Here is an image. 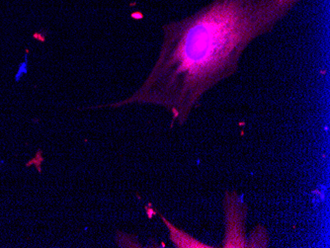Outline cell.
<instances>
[{
  "label": "cell",
  "mask_w": 330,
  "mask_h": 248,
  "mask_svg": "<svg viewBox=\"0 0 330 248\" xmlns=\"http://www.w3.org/2000/svg\"><path fill=\"white\" fill-rule=\"evenodd\" d=\"M301 0H214L163 25L157 60L129 98L106 105H154L183 126L207 92L232 76L247 47L270 33Z\"/></svg>",
  "instance_id": "6da1fadb"
},
{
  "label": "cell",
  "mask_w": 330,
  "mask_h": 248,
  "mask_svg": "<svg viewBox=\"0 0 330 248\" xmlns=\"http://www.w3.org/2000/svg\"><path fill=\"white\" fill-rule=\"evenodd\" d=\"M225 234L223 248L246 247L244 235V221L247 217V206L235 192H225L224 195Z\"/></svg>",
  "instance_id": "7a4b0ae2"
},
{
  "label": "cell",
  "mask_w": 330,
  "mask_h": 248,
  "mask_svg": "<svg viewBox=\"0 0 330 248\" xmlns=\"http://www.w3.org/2000/svg\"><path fill=\"white\" fill-rule=\"evenodd\" d=\"M163 221H164L165 225H167V227L170 230V237L171 240L173 241V243L176 245V247H182V248H211L213 246L205 244L197 239H195L194 237L190 236L189 234H187L186 232H184L183 230L178 229L176 226L172 225L166 219L162 218Z\"/></svg>",
  "instance_id": "3957f363"
},
{
  "label": "cell",
  "mask_w": 330,
  "mask_h": 248,
  "mask_svg": "<svg viewBox=\"0 0 330 248\" xmlns=\"http://www.w3.org/2000/svg\"><path fill=\"white\" fill-rule=\"evenodd\" d=\"M259 229H257V235L255 231L251 233V236L247 241V247H267L268 240L266 236V231L263 227L258 226Z\"/></svg>",
  "instance_id": "277c9868"
}]
</instances>
